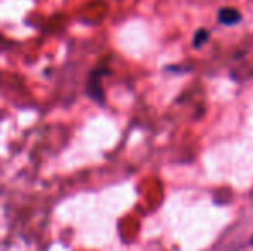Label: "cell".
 I'll use <instances>...</instances> for the list:
<instances>
[{
    "label": "cell",
    "mask_w": 253,
    "mask_h": 251,
    "mask_svg": "<svg viewBox=\"0 0 253 251\" xmlns=\"http://www.w3.org/2000/svg\"><path fill=\"white\" fill-rule=\"evenodd\" d=\"M102 74H107V71L97 69L90 76V81H88V95H90L95 102H100V104H103V91H102V81H100Z\"/></svg>",
    "instance_id": "6da1fadb"
},
{
    "label": "cell",
    "mask_w": 253,
    "mask_h": 251,
    "mask_svg": "<svg viewBox=\"0 0 253 251\" xmlns=\"http://www.w3.org/2000/svg\"><path fill=\"white\" fill-rule=\"evenodd\" d=\"M219 21L222 24H226V26H233V24H238L241 21V14L240 10L226 7V9L219 10Z\"/></svg>",
    "instance_id": "7a4b0ae2"
},
{
    "label": "cell",
    "mask_w": 253,
    "mask_h": 251,
    "mask_svg": "<svg viewBox=\"0 0 253 251\" xmlns=\"http://www.w3.org/2000/svg\"><path fill=\"white\" fill-rule=\"evenodd\" d=\"M210 33L207 30H198L197 35H195V47H200V45L205 43L207 40H209Z\"/></svg>",
    "instance_id": "3957f363"
}]
</instances>
